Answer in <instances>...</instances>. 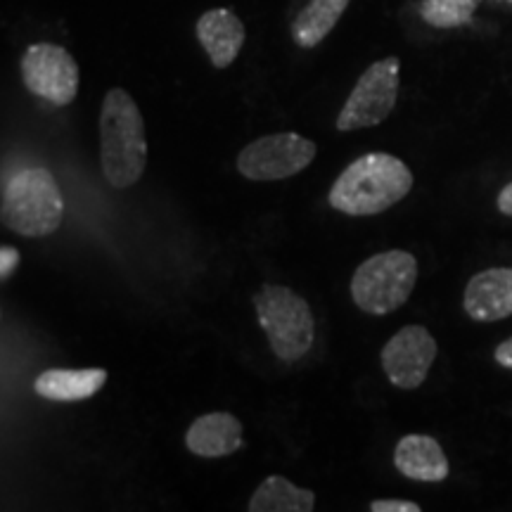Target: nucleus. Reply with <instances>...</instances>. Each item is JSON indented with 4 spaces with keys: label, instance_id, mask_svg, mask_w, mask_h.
<instances>
[{
    "label": "nucleus",
    "instance_id": "obj_1",
    "mask_svg": "<svg viewBox=\"0 0 512 512\" xmlns=\"http://www.w3.org/2000/svg\"><path fill=\"white\" fill-rule=\"evenodd\" d=\"M411 188L413 174L399 157L370 152L342 171L330 190V204L347 216H375L401 202Z\"/></svg>",
    "mask_w": 512,
    "mask_h": 512
},
{
    "label": "nucleus",
    "instance_id": "obj_2",
    "mask_svg": "<svg viewBox=\"0 0 512 512\" xmlns=\"http://www.w3.org/2000/svg\"><path fill=\"white\" fill-rule=\"evenodd\" d=\"M102 171L114 188H131L143 178L147 159L145 121L124 88H112L100 110Z\"/></svg>",
    "mask_w": 512,
    "mask_h": 512
},
{
    "label": "nucleus",
    "instance_id": "obj_3",
    "mask_svg": "<svg viewBox=\"0 0 512 512\" xmlns=\"http://www.w3.org/2000/svg\"><path fill=\"white\" fill-rule=\"evenodd\" d=\"M62 216V190L48 169H24L5 183L3 223L15 233L24 238H46L60 228Z\"/></svg>",
    "mask_w": 512,
    "mask_h": 512
},
{
    "label": "nucleus",
    "instance_id": "obj_4",
    "mask_svg": "<svg viewBox=\"0 0 512 512\" xmlns=\"http://www.w3.org/2000/svg\"><path fill=\"white\" fill-rule=\"evenodd\" d=\"M256 316L273 354L285 363L304 358L316 339V320L304 297L283 285H264L254 294Z\"/></svg>",
    "mask_w": 512,
    "mask_h": 512
},
{
    "label": "nucleus",
    "instance_id": "obj_5",
    "mask_svg": "<svg viewBox=\"0 0 512 512\" xmlns=\"http://www.w3.org/2000/svg\"><path fill=\"white\" fill-rule=\"evenodd\" d=\"M415 280L418 261L413 254L401 249L375 254L356 268L351 278V299L370 316H387L408 302Z\"/></svg>",
    "mask_w": 512,
    "mask_h": 512
},
{
    "label": "nucleus",
    "instance_id": "obj_6",
    "mask_svg": "<svg viewBox=\"0 0 512 512\" xmlns=\"http://www.w3.org/2000/svg\"><path fill=\"white\" fill-rule=\"evenodd\" d=\"M399 67L401 64L396 57H384L370 64L339 112V131L377 126L394 112L396 98H399Z\"/></svg>",
    "mask_w": 512,
    "mask_h": 512
},
{
    "label": "nucleus",
    "instance_id": "obj_7",
    "mask_svg": "<svg viewBox=\"0 0 512 512\" xmlns=\"http://www.w3.org/2000/svg\"><path fill=\"white\" fill-rule=\"evenodd\" d=\"M316 157V143L297 133H273L249 143L238 155V171L249 181H285Z\"/></svg>",
    "mask_w": 512,
    "mask_h": 512
},
{
    "label": "nucleus",
    "instance_id": "obj_8",
    "mask_svg": "<svg viewBox=\"0 0 512 512\" xmlns=\"http://www.w3.org/2000/svg\"><path fill=\"white\" fill-rule=\"evenodd\" d=\"M24 86L50 105H69L79 93V64L67 48L55 43H34L22 55Z\"/></svg>",
    "mask_w": 512,
    "mask_h": 512
},
{
    "label": "nucleus",
    "instance_id": "obj_9",
    "mask_svg": "<svg viewBox=\"0 0 512 512\" xmlns=\"http://www.w3.org/2000/svg\"><path fill=\"white\" fill-rule=\"evenodd\" d=\"M437 342L422 325H406L384 344L382 368L387 380L399 389H418L427 380Z\"/></svg>",
    "mask_w": 512,
    "mask_h": 512
},
{
    "label": "nucleus",
    "instance_id": "obj_10",
    "mask_svg": "<svg viewBox=\"0 0 512 512\" xmlns=\"http://www.w3.org/2000/svg\"><path fill=\"white\" fill-rule=\"evenodd\" d=\"M465 313L472 320H501L512 316V268H489L465 287Z\"/></svg>",
    "mask_w": 512,
    "mask_h": 512
},
{
    "label": "nucleus",
    "instance_id": "obj_11",
    "mask_svg": "<svg viewBox=\"0 0 512 512\" xmlns=\"http://www.w3.org/2000/svg\"><path fill=\"white\" fill-rule=\"evenodd\" d=\"M197 38L216 69H226L240 55L245 43V24L228 8H214L197 19Z\"/></svg>",
    "mask_w": 512,
    "mask_h": 512
},
{
    "label": "nucleus",
    "instance_id": "obj_12",
    "mask_svg": "<svg viewBox=\"0 0 512 512\" xmlns=\"http://www.w3.org/2000/svg\"><path fill=\"white\" fill-rule=\"evenodd\" d=\"M394 465L403 477L415 479V482H444L448 477V460L444 448L437 439L427 434H408L396 444Z\"/></svg>",
    "mask_w": 512,
    "mask_h": 512
},
{
    "label": "nucleus",
    "instance_id": "obj_13",
    "mask_svg": "<svg viewBox=\"0 0 512 512\" xmlns=\"http://www.w3.org/2000/svg\"><path fill=\"white\" fill-rule=\"evenodd\" d=\"M185 446L200 458H223L242 446V425L230 413H207L185 434Z\"/></svg>",
    "mask_w": 512,
    "mask_h": 512
},
{
    "label": "nucleus",
    "instance_id": "obj_14",
    "mask_svg": "<svg viewBox=\"0 0 512 512\" xmlns=\"http://www.w3.org/2000/svg\"><path fill=\"white\" fill-rule=\"evenodd\" d=\"M107 382V373L102 368H86V370H64L53 368L36 377L34 389L38 396L48 401L72 403L86 401L93 394H98Z\"/></svg>",
    "mask_w": 512,
    "mask_h": 512
},
{
    "label": "nucleus",
    "instance_id": "obj_15",
    "mask_svg": "<svg viewBox=\"0 0 512 512\" xmlns=\"http://www.w3.org/2000/svg\"><path fill=\"white\" fill-rule=\"evenodd\" d=\"M247 508L249 512H309L316 508V494L292 484L290 479L273 475L254 491Z\"/></svg>",
    "mask_w": 512,
    "mask_h": 512
},
{
    "label": "nucleus",
    "instance_id": "obj_16",
    "mask_svg": "<svg viewBox=\"0 0 512 512\" xmlns=\"http://www.w3.org/2000/svg\"><path fill=\"white\" fill-rule=\"evenodd\" d=\"M351 0H309L292 24V38L299 48H316L335 29Z\"/></svg>",
    "mask_w": 512,
    "mask_h": 512
},
{
    "label": "nucleus",
    "instance_id": "obj_17",
    "mask_svg": "<svg viewBox=\"0 0 512 512\" xmlns=\"http://www.w3.org/2000/svg\"><path fill=\"white\" fill-rule=\"evenodd\" d=\"M479 3L482 0H425L420 15L437 29H456L470 22Z\"/></svg>",
    "mask_w": 512,
    "mask_h": 512
},
{
    "label": "nucleus",
    "instance_id": "obj_18",
    "mask_svg": "<svg viewBox=\"0 0 512 512\" xmlns=\"http://www.w3.org/2000/svg\"><path fill=\"white\" fill-rule=\"evenodd\" d=\"M373 512H420L418 503L411 501H375L370 503Z\"/></svg>",
    "mask_w": 512,
    "mask_h": 512
},
{
    "label": "nucleus",
    "instance_id": "obj_19",
    "mask_svg": "<svg viewBox=\"0 0 512 512\" xmlns=\"http://www.w3.org/2000/svg\"><path fill=\"white\" fill-rule=\"evenodd\" d=\"M19 264V252L15 247L3 245L0 249V278H10V273L15 271V266Z\"/></svg>",
    "mask_w": 512,
    "mask_h": 512
},
{
    "label": "nucleus",
    "instance_id": "obj_20",
    "mask_svg": "<svg viewBox=\"0 0 512 512\" xmlns=\"http://www.w3.org/2000/svg\"><path fill=\"white\" fill-rule=\"evenodd\" d=\"M496 361L501 363L503 368L512 370V337L505 339L503 344H498V349H496Z\"/></svg>",
    "mask_w": 512,
    "mask_h": 512
},
{
    "label": "nucleus",
    "instance_id": "obj_21",
    "mask_svg": "<svg viewBox=\"0 0 512 512\" xmlns=\"http://www.w3.org/2000/svg\"><path fill=\"white\" fill-rule=\"evenodd\" d=\"M498 209H501L505 216H512V183L505 185L501 195H498Z\"/></svg>",
    "mask_w": 512,
    "mask_h": 512
},
{
    "label": "nucleus",
    "instance_id": "obj_22",
    "mask_svg": "<svg viewBox=\"0 0 512 512\" xmlns=\"http://www.w3.org/2000/svg\"><path fill=\"white\" fill-rule=\"evenodd\" d=\"M508 3H512V0H508Z\"/></svg>",
    "mask_w": 512,
    "mask_h": 512
}]
</instances>
